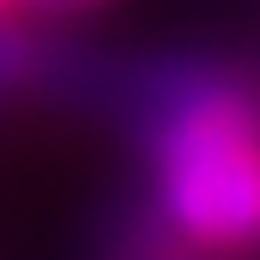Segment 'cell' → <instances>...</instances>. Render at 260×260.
<instances>
[{"label":"cell","instance_id":"1","mask_svg":"<svg viewBox=\"0 0 260 260\" xmlns=\"http://www.w3.org/2000/svg\"><path fill=\"white\" fill-rule=\"evenodd\" d=\"M151 170L170 230L194 248H260V103L212 67H170L151 91Z\"/></svg>","mask_w":260,"mask_h":260},{"label":"cell","instance_id":"2","mask_svg":"<svg viewBox=\"0 0 260 260\" xmlns=\"http://www.w3.org/2000/svg\"><path fill=\"white\" fill-rule=\"evenodd\" d=\"M37 61H43L37 37L0 18V103H12V97H18V91L37 79Z\"/></svg>","mask_w":260,"mask_h":260},{"label":"cell","instance_id":"3","mask_svg":"<svg viewBox=\"0 0 260 260\" xmlns=\"http://www.w3.org/2000/svg\"><path fill=\"white\" fill-rule=\"evenodd\" d=\"M30 6H43V12H85V6H97V0H30Z\"/></svg>","mask_w":260,"mask_h":260},{"label":"cell","instance_id":"4","mask_svg":"<svg viewBox=\"0 0 260 260\" xmlns=\"http://www.w3.org/2000/svg\"><path fill=\"white\" fill-rule=\"evenodd\" d=\"M12 6H18V0H0V18H6V12H12Z\"/></svg>","mask_w":260,"mask_h":260}]
</instances>
